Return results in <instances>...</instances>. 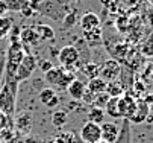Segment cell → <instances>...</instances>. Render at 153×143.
Segmentation results:
<instances>
[{
  "label": "cell",
  "mask_w": 153,
  "mask_h": 143,
  "mask_svg": "<svg viewBox=\"0 0 153 143\" xmlns=\"http://www.w3.org/2000/svg\"><path fill=\"white\" fill-rule=\"evenodd\" d=\"M15 125L20 131L23 133H29L30 131V127H32V117L29 114H20L17 119H15Z\"/></svg>",
  "instance_id": "ffe728a7"
},
{
  "label": "cell",
  "mask_w": 153,
  "mask_h": 143,
  "mask_svg": "<svg viewBox=\"0 0 153 143\" xmlns=\"http://www.w3.org/2000/svg\"><path fill=\"white\" fill-rule=\"evenodd\" d=\"M76 18H77V9L68 12L67 15H65V18L62 20V22H64V28H71V26H74Z\"/></svg>",
  "instance_id": "484cf974"
},
{
  "label": "cell",
  "mask_w": 153,
  "mask_h": 143,
  "mask_svg": "<svg viewBox=\"0 0 153 143\" xmlns=\"http://www.w3.org/2000/svg\"><path fill=\"white\" fill-rule=\"evenodd\" d=\"M83 35H85V40L88 44H100L102 29L97 28V29H93V31H86V32H83Z\"/></svg>",
  "instance_id": "cb8c5ba5"
},
{
  "label": "cell",
  "mask_w": 153,
  "mask_h": 143,
  "mask_svg": "<svg viewBox=\"0 0 153 143\" xmlns=\"http://www.w3.org/2000/svg\"><path fill=\"white\" fill-rule=\"evenodd\" d=\"M36 66H38V64H36V58H35V55H32V53H26L25 58H23V61L20 63V66H18V69H17V73H15L17 82L21 84L23 81H27V79L32 76V73L35 72Z\"/></svg>",
  "instance_id": "5b68a950"
},
{
  "label": "cell",
  "mask_w": 153,
  "mask_h": 143,
  "mask_svg": "<svg viewBox=\"0 0 153 143\" xmlns=\"http://www.w3.org/2000/svg\"><path fill=\"white\" fill-rule=\"evenodd\" d=\"M55 66L52 64V61H49V59H42L41 61V63H39V69L42 70V72H44V73H47L49 70H52Z\"/></svg>",
  "instance_id": "f546056e"
},
{
  "label": "cell",
  "mask_w": 153,
  "mask_h": 143,
  "mask_svg": "<svg viewBox=\"0 0 153 143\" xmlns=\"http://www.w3.org/2000/svg\"><path fill=\"white\" fill-rule=\"evenodd\" d=\"M100 131H102V140H105L106 143H115L120 128L114 122H103L100 125Z\"/></svg>",
  "instance_id": "9c48e42d"
},
{
  "label": "cell",
  "mask_w": 153,
  "mask_h": 143,
  "mask_svg": "<svg viewBox=\"0 0 153 143\" xmlns=\"http://www.w3.org/2000/svg\"><path fill=\"white\" fill-rule=\"evenodd\" d=\"M80 139L83 143H99L102 140L100 125L93 124V122H86L80 130Z\"/></svg>",
  "instance_id": "ba28073f"
},
{
  "label": "cell",
  "mask_w": 153,
  "mask_h": 143,
  "mask_svg": "<svg viewBox=\"0 0 153 143\" xmlns=\"http://www.w3.org/2000/svg\"><path fill=\"white\" fill-rule=\"evenodd\" d=\"M99 143H106V142H105V140H100V142H99Z\"/></svg>",
  "instance_id": "d590c367"
},
{
  "label": "cell",
  "mask_w": 153,
  "mask_h": 143,
  "mask_svg": "<svg viewBox=\"0 0 153 143\" xmlns=\"http://www.w3.org/2000/svg\"><path fill=\"white\" fill-rule=\"evenodd\" d=\"M0 143H2V142H0Z\"/></svg>",
  "instance_id": "8d00e7d4"
},
{
  "label": "cell",
  "mask_w": 153,
  "mask_h": 143,
  "mask_svg": "<svg viewBox=\"0 0 153 143\" xmlns=\"http://www.w3.org/2000/svg\"><path fill=\"white\" fill-rule=\"evenodd\" d=\"M20 43L23 44V47H26V44H29V46H36V44L39 43V38H38L35 29L25 28L23 31L20 32Z\"/></svg>",
  "instance_id": "4fadbf2b"
},
{
  "label": "cell",
  "mask_w": 153,
  "mask_h": 143,
  "mask_svg": "<svg viewBox=\"0 0 153 143\" xmlns=\"http://www.w3.org/2000/svg\"><path fill=\"white\" fill-rule=\"evenodd\" d=\"M67 91H68V94H70L71 99H74V100H80V99L83 97L85 91H86V84L83 82V81L74 78L71 82H70V85L67 87Z\"/></svg>",
  "instance_id": "30bf717a"
},
{
  "label": "cell",
  "mask_w": 153,
  "mask_h": 143,
  "mask_svg": "<svg viewBox=\"0 0 153 143\" xmlns=\"http://www.w3.org/2000/svg\"><path fill=\"white\" fill-rule=\"evenodd\" d=\"M80 28H82L83 32L100 28V18H99V15L94 14V12H86V14H83V15L80 17Z\"/></svg>",
  "instance_id": "8fae6325"
},
{
  "label": "cell",
  "mask_w": 153,
  "mask_h": 143,
  "mask_svg": "<svg viewBox=\"0 0 153 143\" xmlns=\"http://www.w3.org/2000/svg\"><path fill=\"white\" fill-rule=\"evenodd\" d=\"M115 143H132V136H130V122L127 119H123V124L118 131V137Z\"/></svg>",
  "instance_id": "9a60e30c"
},
{
  "label": "cell",
  "mask_w": 153,
  "mask_h": 143,
  "mask_svg": "<svg viewBox=\"0 0 153 143\" xmlns=\"http://www.w3.org/2000/svg\"><path fill=\"white\" fill-rule=\"evenodd\" d=\"M33 12H35V11H33V8H32L30 5H29V6H26V8H25L23 11H21V14H23L25 17H30V15H32Z\"/></svg>",
  "instance_id": "4dcf8cb0"
},
{
  "label": "cell",
  "mask_w": 153,
  "mask_h": 143,
  "mask_svg": "<svg viewBox=\"0 0 153 143\" xmlns=\"http://www.w3.org/2000/svg\"><path fill=\"white\" fill-rule=\"evenodd\" d=\"M147 2H149V3H150V5L153 6V0H147Z\"/></svg>",
  "instance_id": "e575fe53"
},
{
  "label": "cell",
  "mask_w": 153,
  "mask_h": 143,
  "mask_svg": "<svg viewBox=\"0 0 153 143\" xmlns=\"http://www.w3.org/2000/svg\"><path fill=\"white\" fill-rule=\"evenodd\" d=\"M106 93L109 94V97H120L124 94V88L118 81H112V82L106 84Z\"/></svg>",
  "instance_id": "7402d4cb"
},
{
  "label": "cell",
  "mask_w": 153,
  "mask_h": 143,
  "mask_svg": "<svg viewBox=\"0 0 153 143\" xmlns=\"http://www.w3.org/2000/svg\"><path fill=\"white\" fill-rule=\"evenodd\" d=\"M42 2H44V0H29V3H30V6L33 8V11L36 9V6L39 5V3H42ZM36 12V11H35Z\"/></svg>",
  "instance_id": "d6a6232c"
},
{
  "label": "cell",
  "mask_w": 153,
  "mask_h": 143,
  "mask_svg": "<svg viewBox=\"0 0 153 143\" xmlns=\"http://www.w3.org/2000/svg\"><path fill=\"white\" fill-rule=\"evenodd\" d=\"M137 105L138 100L130 94V93H124L123 96L118 97V111H120V117L121 119H127L130 120L135 116L137 111Z\"/></svg>",
  "instance_id": "8992f818"
},
{
  "label": "cell",
  "mask_w": 153,
  "mask_h": 143,
  "mask_svg": "<svg viewBox=\"0 0 153 143\" xmlns=\"http://www.w3.org/2000/svg\"><path fill=\"white\" fill-rule=\"evenodd\" d=\"M44 79L50 85H55L56 88H65L70 85V82L74 79V73L65 70L62 66L61 67H53L47 73H44Z\"/></svg>",
  "instance_id": "3957f363"
},
{
  "label": "cell",
  "mask_w": 153,
  "mask_h": 143,
  "mask_svg": "<svg viewBox=\"0 0 153 143\" xmlns=\"http://www.w3.org/2000/svg\"><path fill=\"white\" fill-rule=\"evenodd\" d=\"M105 114L111 116L114 119H120V111H118V97H111L105 105Z\"/></svg>",
  "instance_id": "d6986e66"
},
{
  "label": "cell",
  "mask_w": 153,
  "mask_h": 143,
  "mask_svg": "<svg viewBox=\"0 0 153 143\" xmlns=\"http://www.w3.org/2000/svg\"><path fill=\"white\" fill-rule=\"evenodd\" d=\"M144 102H146V104H147V105H150V104H152V102H153V94H149V96H147V97L144 99Z\"/></svg>",
  "instance_id": "836d02e7"
},
{
  "label": "cell",
  "mask_w": 153,
  "mask_h": 143,
  "mask_svg": "<svg viewBox=\"0 0 153 143\" xmlns=\"http://www.w3.org/2000/svg\"><path fill=\"white\" fill-rule=\"evenodd\" d=\"M82 100L85 102V104H88V105H94V100H96V94H93L88 88H86V91H85V94H83V97H82Z\"/></svg>",
  "instance_id": "f1b7e54d"
},
{
  "label": "cell",
  "mask_w": 153,
  "mask_h": 143,
  "mask_svg": "<svg viewBox=\"0 0 153 143\" xmlns=\"http://www.w3.org/2000/svg\"><path fill=\"white\" fill-rule=\"evenodd\" d=\"M18 85L20 84L15 79H5L3 85L0 87V111L9 119H12L15 113Z\"/></svg>",
  "instance_id": "6da1fadb"
},
{
  "label": "cell",
  "mask_w": 153,
  "mask_h": 143,
  "mask_svg": "<svg viewBox=\"0 0 153 143\" xmlns=\"http://www.w3.org/2000/svg\"><path fill=\"white\" fill-rule=\"evenodd\" d=\"M65 124H67V113L64 111H56L52 116V125L56 128H62Z\"/></svg>",
  "instance_id": "d4e9b609"
},
{
  "label": "cell",
  "mask_w": 153,
  "mask_h": 143,
  "mask_svg": "<svg viewBox=\"0 0 153 143\" xmlns=\"http://www.w3.org/2000/svg\"><path fill=\"white\" fill-rule=\"evenodd\" d=\"M35 11H39V14L50 17V18L56 20V22H61V20L65 18V15L68 12L76 11V9H73L67 3V0H44L42 3H39L36 6Z\"/></svg>",
  "instance_id": "7a4b0ae2"
},
{
  "label": "cell",
  "mask_w": 153,
  "mask_h": 143,
  "mask_svg": "<svg viewBox=\"0 0 153 143\" xmlns=\"http://www.w3.org/2000/svg\"><path fill=\"white\" fill-rule=\"evenodd\" d=\"M35 32H36V35H38V38H39V41H47V40H52V38L55 37L53 29H52L50 26H47V25H39V26H36V28H35Z\"/></svg>",
  "instance_id": "44dd1931"
},
{
  "label": "cell",
  "mask_w": 153,
  "mask_h": 143,
  "mask_svg": "<svg viewBox=\"0 0 153 143\" xmlns=\"http://www.w3.org/2000/svg\"><path fill=\"white\" fill-rule=\"evenodd\" d=\"M99 76L105 81V82H112L117 81V78L120 76L121 72V66L118 64V61L115 59H108L102 66H99Z\"/></svg>",
  "instance_id": "52a82bcc"
},
{
  "label": "cell",
  "mask_w": 153,
  "mask_h": 143,
  "mask_svg": "<svg viewBox=\"0 0 153 143\" xmlns=\"http://www.w3.org/2000/svg\"><path fill=\"white\" fill-rule=\"evenodd\" d=\"M111 99L109 94L105 91V93H100L96 96V100H94V107H99V108H105V105L108 104V100Z\"/></svg>",
  "instance_id": "4316f807"
},
{
  "label": "cell",
  "mask_w": 153,
  "mask_h": 143,
  "mask_svg": "<svg viewBox=\"0 0 153 143\" xmlns=\"http://www.w3.org/2000/svg\"><path fill=\"white\" fill-rule=\"evenodd\" d=\"M86 116H88V122H93V124L102 125L106 114H105V110H103V108H99V107H94V105H93Z\"/></svg>",
  "instance_id": "ac0fdd59"
},
{
  "label": "cell",
  "mask_w": 153,
  "mask_h": 143,
  "mask_svg": "<svg viewBox=\"0 0 153 143\" xmlns=\"http://www.w3.org/2000/svg\"><path fill=\"white\" fill-rule=\"evenodd\" d=\"M99 66L94 64V63H88L80 67V72L86 76V79H93V78H97L99 76Z\"/></svg>",
  "instance_id": "603a6c76"
},
{
  "label": "cell",
  "mask_w": 153,
  "mask_h": 143,
  "mask_svg": "<svg viewBox=\"0 0 153 143\" xmlns=\"http://www.w3.org/2000/svg\"><path fill=\"white\" fill-rule=\"evenodd\" d=\"M56 97H58V94H56L55 88H52V87L42 88V90L39 91V94H38V99H39V102H41L42 105L49 107V108H50V104H52V100H55Z\"/></svg>",
  "instance_id": "2e32d148"
},
{
  "label": "cell",
  "mask_w": 153,
  "mask_h": 143,
  "mask_svg": "<svg viewBox=\"0 0 153 143\" xmlns=\"http://www.w3.org/2000/svg\"><path fill=\"white\" fill-rule=\"evenodd\" d=\"M56 56L65 70L73 72V70L79 69V49L76 46H65V47L59 49Z\"/></svg>",
  "instance_id": "277c9868"
},
{
  "label": "cell",
  "mask_w": 153,
  "mask_h": 143,
  "mask_svg": "<svg viewBox=\"0 0 153 143\" xmlns=\"http://www.w3.org/2000/svg\"><path fill=\"white\" fill-rule=\"evenodd\" d=\"M6 12H8V9H6V6L3 3V0H0V17H5Z\"/></svg>",
  "instance_id": "1f68e13d"
},
{
  "label": "cell",
  "mask_w": 153,
  "mask_h": 143,
  "mask_svg": "<svg viewBox=\"0 0 153 143\" xmlns=\"http://www.w3.org/2000/svg\"><path fill=\"white\" fill-rule=\"evenodd\" d=\"M106 84H108V82H105V81H103L100 76H97V78L88 79V82H86V88H88L93 94L97 96V94L106 91Z\"/></svg>",
  "instance_id": "5bb4252c"
},
{
  "label": "cell",
  "mask_w": 153,
  "mask_h": 143,
  "mask_svg": "<svg viewBox=\"0 0 153 143\" xmlns=\"http://www.w3.org/2000/svg\"><path fill=\"white\" fill-rule=\"evenodd\" d=\"M8 12H21L26 6H29V0H3Z\"/></svg>",
  "instance_id": "e0dca14e"
},
{
  "label": "cell",
  "mask_w": 153,
  "mask_h": 143,
  "mask_svg": "<svg viewBox=\"0 0 153 143\" xmlns=\"http://www.w3.org/2000/svg\"><path fill=\"white\" fill-rule=\"evenodd\" d=\"M11 127H14V124H12V119L6 117V116L2 113V111H0V131L5 130V128H11Z\"/></svg>",
  "instance_id": "83f0119b"
},
{
  "label": "cell",
  "mask_w": 153,
  "mask_h": 143,
  "mask_svg": "<svg viewBox=\"0 0 153 143\" xmlns=\"http://www.w3.org/2000/svg\"><path fill=\"white\" fill-rule=\"evenodd\" d=\"M149 116H150V105H147L144 100H138L135 116L130 119L129 122H130V124H143V122L147 120Z\"/></svg>",
  "instance_id": "7c38bea8"
}]
</instances>
